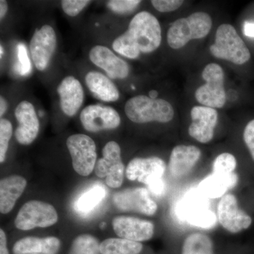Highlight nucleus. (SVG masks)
<instances>
[{
  "mask_svg": "<svg viewBox=\"0 0 254 254\" xmlns=\"http://www.w3.org/2000/svg\"><path fill=\"white\" fill-rule=\"evenodd\" d=\"M202 78L205 81L195 92V98L200 104L209 108H222L226 103L224 81L225 73L218 64H207L202 72Z\"/></svg>",
  "mask_w": 254,
  "mask_h": 254,
  "instance_id": "6",
  "label": "nucleus"
},
{
  "mask_svg": "<svg viewBox=\"0 0 254 254\" xmlns=\"http://www.w3.org/2000/svg\"><path fill=\"white\" fill-rule=\"evenodd\" d=\"M105 195L106 189L102 184L93 185L78 197L75 203V210L78 213L87 215L99 205Z\"/></svg>",
  "mask_w": 254,
  "mask_h": 254,
  "instance_id": "25",
  "label": "nucleus"
},
{
  "mask_svg": "<svg viewBox=\"0 0 254 254\" xmlns=\"http://www.w3.org/2000/svg\"><path fill=\"white\" fill-rule=\"evenodd\" d=\"M0 50H1V53H0V56H1V58H2L3 53H4V50H3V48L1 46L0 47Z\"/></svg>",
  "mask_w": 254,
  "mask_h": 254,
  "instance_id": "42",
  "label": "nucleus"
},
{
  "mask_svg": "<svg viewBox=\"0 0 254 254\" xmlns=\"http://www.w3.org/2000/svg\"><path fill=\"white\" fill-rule=\"evenodd\" d=\"M201 151L195 145H179L172 150L169 172L174 178L186 176L198 163Z\"/></svg>",
  "mask_w": 254,
  "mask_h": 254,
  "instance_id": "19",
  "label": "nucleus"
},
{
  "mask_svg": "<svg viewBox=\"0 0 254 254\" xmlns=\"http://www.w3.org/2000/svg\"><path fill=\"white\" fill-rule=\"evenodd\" d=\"M219 222L225 230L236 234L251 226L252 219L239 208L235 195L229 193L222 197L218 205Z\"/></svg>",
  "mask_w": 254,
  "mask_h": 254,
  "instance_id": "12",
  "label": "nucleus"
},
{
  "mask_svg": "<svg viewBox=\"0 0 254 254\" xmlns=\"http://www.w3.org/2000/svg\"><path fill=\"white\" fill-rule=\"evenodd\" d=\"M15 118L18 127L15 131V137L20 144H31L38 136L40 123L36 110L27 100L21 102L15 109Z\"/></svg>",
  "mask_w": 254,
  "mask_h": 254,
  "instance_id": "16",
  "label": "nucleus"
},
{
  "mask_svg": "<svg viewBox=\"0 0 254 254\" xmlns=\"http://www.w3.org/2000/svg\"><path fill=\"white\" fill-rule=\"evenodd\" d=\"M7 11V1H5V0H1V1H0V18H1V19H2V18L4 17Z\"/></svg>",
  "mask_w": 254,
  "mask_h": 254,
  "instance_id": "39",
  "label": "nucleus"
},
{
  "mask_svg": "<svg viewBox=\"0 0 254 254\" xmlns=\"http://www.w3.org/2000/svg\"><path fill=\"white\" fill-rule=\"evenodd\" d=\"M80 120L83 128L89 132L115 129L121 123L117 110L101 104L86 107L81 111Z\"/></svg>",
  "mask_w": 254,
  "mask_h": 254,
  "instance_id": "11",
  "label": "nucleus"
},
{
  "mask_svg": "<svg viewBox=\"0 0 254 254\" xmlns=\"http://www.w3.org/2000/svg\"><path fill=\"white\" fill-rule=\"evenodd\" d=\"M8 108V103L6 100H5L4 98L1 96L0 98V115L2 116L5 113H6V110Z\"/></svg>",
  "mask_w": 254,
  "mask_h": 254,
  "instance_id": "40",
  "label": "nucleus"
},
{
  "mask_svg": "<svg viewBox=\"0 0 254 254\" xmlns=\"http://www.w3.org/2000/svg\"><path fill=\"white\" fill-rule=\"evenodd\" d=\"M181 254H214L213 241L204 234H191L184 241Z\"/></svg>",
  "mask_w": 254,
  "mask_h": 254,
  "instance_id": "27",
  "label": "nucleus"
},
{
  "mask_svg": "<svg viewBox=\"0 0 254 254\" xmlns=\"http://www.w3.org/2000/svg\"><path fill=\"white\" fill-rule=\"evenodd\" d=\"M190 118L192 123L189 127L190 136L202 143L211 141L218 123L217 110L209 107L195 106L190 110Z\"/></svg>",
  "mask_w": 254,
  "mask_h": 254,
  "instance_id": "15",
  "label": "nucleus"
},
{
  "mask_svg": "<svg viewBox=\"0 0 254 254\" xmlns=\"http://www.w3.org/2000/svg\"><path fill=\"white\" fill-rule=\"evenodd\" d=\"M238 176L235 173L227 175L213 173L200 182L198 190L209 199L217 198L224 196L227 190L236 186Z\"/></svg>",
  "mask_w": 254,
  "mask_h": 254,
  "instance_id": "23",
  "label": "nucleus"
},
{
  "mask_svg": "<svg viewBox=\"0 0 254 254\" xmlns=\"http://www.w3.org/2000/svg\"><path fill=\"white\" fill-rule=\"evenodd\" d=\"M89 58L95 65L104 70L110 78L124 79L128 76L129 67L128 64L107 47H93L90 50Z\"/></svg>",
  "mask_w": 254,
  "mask_h": 254,
  "instance_id": "18",
  "label": "nucleus"
},
{
  "mask_svg": "<svg viewBox=\"0 0 254 254\" xmlns=\"http://www.w3.org/2000/svg\"><path fill=\"white\" fill-rule=\"evenodd\" d=\"M152 193L157 195L163 194L165 190V184L163 180H159L148 187Z\"/></svg>",
  "mask_w": 254,
  "mask_h": 254,
  "instance_id": "36",
  "label": "nucleus"
},
{
  "mask_svg": "<svg viewBox=\"0 0 254 254\" xmlns=\"http://www.w3.org/2000/svg\"><path fill=\"white\" fill-rule=\"evenodd\" d=\"M209 198L198 190L190 192L177 205L179 218L193 226L210 229L217 222L215 214L209 209Z\"/></svg>",
  "mask_w": 254,
  "mask_h": 254,
  "instance_id": "5",
  "label": "nucleus"
},
{
  "mask_svg": "<svg viewBox=\"0 0 254 254\" xmlns=\"http://www.w3.org/2000/svg\"><path fill=\"white\" fill-rule=\"evenodd\" d=\"M125 114L131 122L145 124L158 122L168 123L174 118L175 112L169 102L163 99H152L144 95L130 98L125 107Z\"/></svg>",
  "mask_w": 254,
  "mask_h": 254,
  "instance_id": "2",
  "label": "nucleus"
},
{
  "mask_svg": "<svg viewBox=\"0 0 254 254\" xmlns=\"http://www.w3.org/2000/svg\"><path fill=\"white\" fill-rule=\"evenodd\" d=\"M27 186L24 177L11 175L5 177L0 182V211L2 214L11 212L16 200L22 195Z\"/></svg>",
  "mask_w": 254,
  "mask_h": 254,
  "instance_id": "22",
  "label": "nucleus"
},
{
  "mask_svg": "<svg viewBox=\"0 0 254 254\" xmlns=\"http://www.w3.org/2000/svg\"><path fill=\"white\" fill-rule=\"evenodd\" d=\"M114 231L120 238L141 242L154 235V225L148 220L128 216H118L113 220Z\"/></svg>",
  "mask_w": 254,
  "mask_h": 254,
  "instance_id": "17",
  "label": "nucleus"
},
{
  "mask_svg": "<svg viewBox=\"0 0 254 254\" xmlns=\"http://www.w3.org/2000/svg\"><path fill=\"white\" fill-rule=\"evenodd\" d=\"M100 245L92 235H80L73 241L68 254H101Z\"/></svg>",
  "mask_w": 254,
  "mask_h": 254,
  "instance_id": "28",
  "label": "nucleus"
},
{
  "mask_svg": "<svg viewBox=\"0 0 254 254\" xmlns=\"http://www.w3.org/2000/svg\"><path fill=\"white\" fill-rule=\"evenodd\" d=\"M149 96L150 98H152V99H157V98H158V91H155V90L150 91Z\"/></svg>",
  "mask_w": 254,
  "mask_h": 254,
  "instance_id": "41",
  "label": "nucleus"
},
{
  "mask_svg": "<svg viewBox=\"0 0 254 254\" xmlns=\"http://www.w3.org/2000/svg\"><path fill=\"white\" fill-rule=\"evenodd\" d=\"M61 242L55 237H26L17 241L13 247L14 254H57Z\"/></svg>",
  "mask_w": 254,
  "mask_h": 254,
  "instance_id": "21",
  "label": "nucleus"
},
{
  "mask_svg": "<svg viewBox=\"0 0 254 254\" xmlns=\"http://www.w3.org/2000/svg\"><path fill=\"white\" fill-rule=\"evenodd\" d=\"M86 83L95 98L105 102H115L120 98V92L110 78L98 71H89Z\"/></svg>",
  "mask_w": 254,
  "mask_h": 254,
  "instance_id": "24",
  "label": "nucleus"
},
{
  "mask_svg": "<svg viewBox=\"0 0 254 254\" xmlns=\"http://www.w3.org/2000/svg\"><path fill=\"white\" fill-rule=\"evenodd\" d=\"M243 136L246 145L254 160V120L246 126Z\"/></svg>",
  "mask_w": 254,
  "mask_h": 254,
  "instance_id": "35",
  "label": "nucleus"
},
{
  "mask_svg": "<svg viewBox=\"0 0 254 254\" xmlns=\"http://www.w3.org/2000/svg\"><path fill=\"white\" fill-rule=\"evenodd\" d=\"M244 33L246 36L254 38V23L245 22L244 26Z\"/></svg>",
  "mask_w": 254,
  "mask_h": 254,
  "instance_id": "38",
  "label": "nucleus"
},
{
  "mask_svg": "<svg viewBox=\"0 0 254 254\" xmlns=\"http://www.w3.org/2000/svg\"><path fill=\"white\" fill-rule=\"evenodd\" d=\"M212 18L205 12H195L187 18L177 19L169 28L167 40L169 46L178 50L192 40L201 39L211 30Z\"/></svg>",
  "mask_w": 254,
  "mask_h": 254,
  "instance_id": "3",
  "label": "nucleus"
},
{
  "mask_svg": "<svg viewBox=\"0 0 254 254\" xmlns=\"http://www.w3.org/2000/svg\"><path fill=\"white\" fill-rule=\"evenodd\" d=\"M91 2L88 0H63L61 5L65 14L69 16H76Z\"/></svg>",
  "mask_w": 254,
  "mask_h": 254,
  "instance_id": "33",
  "label": "nucleus"
},
{
  "mask_svg": "<svg viewBox=\"0 0 254 254\" xmlns=\"http://www.w3.org/2000/svg\"><path fill=\"white\" fill-rule=\"evenodd\" d=\"M18 64L16 70L21 76H27L31 73L32 66L27 49L23 43H19L17 46Z\"/></svg>",
  "mask_w": 254,
  "mask_h": 254,
  "instance_id": "32",
  "label": "nucleus"
},
{
  "mask_svg": "<svg viewBox=\"0 0 254 254\" xmlns=\"http://www.w3.org/2000/svg\"><path fill=\"white\" fill-rule=\"evenodd\" d=\"M143 249L141 242L122 238L107 239L100 245L101 254H140Z\"/></svg>",
  "mask_w": 254,
  "mask_h": 254,
  "instance_id": "26",
  "label": "nucleus"
},
{
  "mask_svg": "<svg viewBox=\"0 0 254 254\" xmlns=\"http://www.w3.org/2000/svg\"><path fill=\"white\" fill-rule=\"evenodd\" d=\"M182 0H152L151 4L160 12H172L183 4Z\"/></svg>",
  "mask_w": 254,
  "mask_h": 254,
  "instance_id": "34",
  "label": "nucleus"
},
{
  "mask_svg": "<svg viewBox=\"0 0 254 254\" xmlns=\"http://www.w3.org/2000/svg\"><path fill=\"white\" fill-rule=\"evenodd\" d=\"M166 164L158 157L133 158L127 165L126 176L131 181H138L147 187L163 180Z\"/></svg>",
  "mask_w": 254,
  "mask_h": 254,
  "instance_id": "14",
  "label": "nucleus"
},
{
  "mask_svg": "<svg viewBox=\"0 0 254 254\" xmlns=\"http://www.w3.org/2000/svg\"><path fill=\"white\" fill-rule=\"evenodd\" d=\"M58 221V212L53 205L40 200H30L20 209L14 224L18 230L26 231L36 227H50Z\"/></svg>",
  "mask_w": 254,
  "mask_h": 254,
  "instance_id": "7",
  "label": "nucleus"
},
{
  "mask_svg": "<svg viewBox=\"0 0 254 254\" xmlns=\"http://www.w3.org/2000/svg\"><path fill=\"white\" fill-rule=\"evenodd\" d=\"M60 108L65 115L73 117L83 103V89L81 83L72 76H66L58 88Z\"/></svg>",
  "mask_w": 254,
  "mask_h": 254,
  "instance_id": "20",
  "label": "nucleus"
},
{
  "mask_svg": "<svg viewBox=\"0 0 254 254\" xmlns=\"http://www.w3.org/2000/svg\"><path fill=\"white\" fill-rule=\"evenodd\" d=\"M57 47L55 30L49 25L36 29L30 43L32 60L39 71H44L49 65Z\"/></svg>",
  "mask_w": 254,
  "mask_h": 254,
  "instance_id": "13",
  "label": "nucleus"
},
{
  "mask_svg": "<svg viewBox=\"0 0 254 254\" xmlns=\"http://www.w3.org/2000/svg\"><path fill=\"white\" fill-rule=\"evenodd\" d=\"M66 146L71 155L75 172L83 177L91 175L97 162L94 141L87 135L78 133L68 137Z\"/></svg>",
  "mask_w": 254,
  "mask_h": 254,
  "instance_id": "8",
  "label": "nucleus"
},
{
  "mask_svg": "<svg viewBox=\"0 0 254 254\" xmlns=\"http://www.w3.org/2000/svg\"><path fill=\"white\" fill-rule=\"evenodd\" d=\"M212 55L237 65L247 63L251 58L250 50L230 24L220 25L215 34V43L210 47Z\"/></svg>",
  "mask_w": 254,
  "mask_h": 254,
  "instance_id": "4",
  "label": "nucleus"
},
{
  "mask_svg": "<svg viewBox=\"0 0 254 254\" xmlns=\"http://www.w3.org/2000/svg\"><path fill=\"white\" fill-rule=\"evenodd\" d=\"M0 254H9L6 235L1 229L0 230Z\"/></svg>",
  "mask_w": 254,
  "mask_h": 254,
  "instance_id": "37",
  "label": "nucleus"
},
{
  "mask_svg": "<svg viewBox=\"0 0 254 254\" xmlns=\"http://www.w3.org/2000/svg\"><path fill=\"white\" fill-rule=\"evenodd\" d=\"M141 2L139 0H111L107 5L116 14H128L135 11Z\"/></svg>",
  "mask_w": 254,
  "mask_h": 254,
  "instance_id": "31",
  "label": "nucleus"
},
{
  "mask_svg": "<svg viewBox=\"0 0 254 254\" xmlns=\"http://www.w3.org/2000/svg\"><path fill=\"white\" fill-rule=\"evenodd\" d=\"M95 173L100 178H105L107 185L117 189L124 181L125 165L121 156V148L118 143L110 141L103 149V157L96 162Z\"/></svg>",
  "mask_w": 254,
  "mask_h": 254,
  "instance_id": "9",
  "label": "nucleus"
},
{
  "mask_svg": "<svg viewBox=\"0 0 254 254\" xmlns=\"http://www.w3.org/2000/svg\"><path fill=\"white\" fill-rule=\"evenodd\" d=\"M13 127L11 123L6 119L0 121V163H4L9 143L12 136Z\"/></svg>",
  "mask_w": 254,
  "mask_h": 254,
  "instance_id": "30",
  "label": "nucleus"
},
{
  "mask_svg": "<svg viewBox=\"0 0 254 254\" xmlns=\"http://www.w3.org/2000/svg\"><path fill=\"white\" fill-rule=\"evenodd\" d=\"M162 41L160 23L155 16L141 11L135 15L128 30L113 43L116 53L129 59H136L141 53H150L158 49Z\"/></svg>",
  "mask_w": 254,
  "mask_h": 254,
  "instance_id": "1",
  "label": "nucleus"
},
{
  "mask_svg": "<svg viewBox=\"0 0 254 254\" xmlns=\"http://www.w3.org/2000/svg\"><path fill=\"white\" fill-rule=\"evenodd\" d=\"M236 167L237 160L233 155L228 153H222L214 160L213 173L231 175L235 173Z\"/></svg>",
  "mask_w": 254,
  "mask_h": 254,
  "instance_id": "29",
  "label": "nucleus"
},
{
  "mask_svg": "<svg viewBox=\"0 0 254 254\" xmlns=\"http://www.w3.org/2000/svg\"><path fill=\"white\" fill-rule=\"evenodd\" d=\"M113 203L123 211H133L151 216L158 210V205L145 188L127 189L113 195Z\"/></svg>",
  "mask_w": 254,
  "mask_h": 254,
  "instance_id": "10",
  "label": "nucleus"
}]
</instances>
